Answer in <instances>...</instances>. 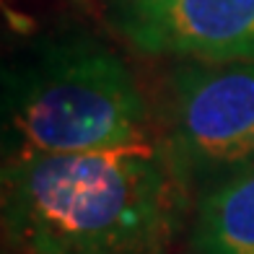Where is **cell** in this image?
Segmentation results:
<instances>
[{"label":"cell","instance_id":"cell-4","mask_svg":"<svg viewBox=\"0 0 254 254\" xmlns=\"http://www.w3.org/2000/svg\"><path fill=\"white\" fill-rule=\"evenodd\" d=\"M109 24L148 57L254 63V0H112Z\"/></svg>","mask_w":254,"mask_h":254},{"label":"cell","instance_id":"cell-3","mask_svg":"<svg viewBox=\"0 0 254 254\" xmlns=\"http://www.w3.org/2000/svg\"><path fill=\"white\" fill-rule=\"evenodd\" d=\"M161 137L192 187L254 166V63L171 65L158 94Z\"/></svg>","mask_w":254,"mask_h":254},{"label":"cell","instance_id":"cell-2","mask_svg":"<svg viewBox=\"0 0 254 254\" xmlns=\"http://www.w3.org/2000/svg\"><path fill=\"white\" fill-rule=\"evenodd\" d=\"M151 104L130 65L83 31L29 44L3 70V161L151 137Z\"/></svg>","mask_w":254,"mask_h":254},{"label":"cell","instance_id":"cell-5","mask_svg":"<svg viewBox=\"0 0 254 254\" xmlns=\"http://www.w3.org/2000/svg\"><path fill=\"white\" fill-rule=\"evenodd\" d=\"M190 254H254V166L202 190Z\"/></svg>","mask_w":254,"mask_h":254},{"label":"cell","instance_id":"cell-1","mask_svg":"<svg viewBox=\"0 0 254 254\" xmlns=\"http://www.w3.org/2000/svg\"><path fill=\"white\" fill-rule=\"evenodd\" d=\"M192 182L161 135L3 161V231L18 254H171Z\"/></svg>","mask_w":254,"mask_h":254}]
</instances>
